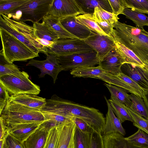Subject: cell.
Returning a JSON list of instances; mask_svg holds the SVG:
<instances>
[{"mask_svg": "<svg viewBox=\"0 0 148 148\" xmlns=\"http://www.w3.org/2000/svg\"><path fill=\"white\" fill-rule=\"evenodd\" d=\"M64 116L75 117L86 122L93 131L102 134L106 118L99 110L60 98L56 94L46 99L41 110Z\"/></svg>", "mask_w": 148, "mask_h": 148, "instance_id": "obj_1", "label": "cell"}, {"mask_svg": "<svg viewBox=\"0 0 148 148\" xmlns=\"http://www.w3.org/2000/svg\"><path fill=\"white\" fill-rule=\"evenodd\" d=\"M111 35L132 50L145 64L148 63V32L119 21Z\"/></svg>", "mask_w": 148, "mask_h": 148, "instance_id": "obj_2", "label": "cell"}, {"mask_svg": "<svg viewBox=\"0 0 148 148\" xmlns=\"http://www.w3.org/2000/svg\"><path fill=\"white\" fill-rule=\"evenodd\" d=\"M7 127L19 124L45 121L41 111L16 103L8 100L0 113Z\"/></svg>", "mask_w": 148, "mask_h": 148, "instance_id": "obj_3", "label": "cell"}, {"mask_svg": "<svg viewBox=\"0 0 148 148\" xmlns=\"http://www.w3.org/2000/svg\"><path fill=\"white\" fill-rule=\"evenodd\" d=\"M0 28L14 36L35 53H43L44 48L36 41L32 26L2 15L0 17Z\"/></svg>", "mask_w": 148, "mask_h": 148, "instance_id": "obj_4", "label": "cell"}, {"mask_svg": "<svg viewBox=\"0 0 148 148\" xmlns=\"http://www.w3.org/2000/svg\"><path fill=\"white\" fill-rule=\"evenodd\" d=\"M2 46V51L5 59L13 63L16 61H26L39 56L14 36L0 28Z\"/></svg>", "mask_w": 148, "mask_h": 148, "instance_id": "obj_5", "label": "cell"}, {"mask_svg": "<svg viewBox=\"0 0 148 148\" xmlns=\"http://www.w3.org/2000/svg\"><path fill=\"white\" fill-rule=\"evenodd\" d=\"M53 1V0H28L10 14H15V20L23 22L30 21L33 23H39L48 14Z\"/></svg>", "mask_w": 148, "mask_h": 148, "instance_id": "obj_6", "label": "cell"}, {"mask_svg": "<svg viewBox=\"0 0 148 148\" xmlns=\"http://www.w3.org/2000/svg\"><path fill=\"white\" fill-rule=\"evenodd\" d=\"M0 83L12 95L22 94L38 95L40 91L39 86L29 79L28 74L24 71L14 75L0 77Z\"/></svg>", "mask_w": 148, "mask_h": 148, "instance_id": "obj_7", "label": "cell"}, {"mask_svg": "<svg viewBox=\"0 0 148 148\" xmlns=\"http://www.w3.org/2000/svg\"><path fill=\"white\" fill-rule=\"evenodd\" d=\"M94 50L83 40L77 38L60 39L51 48H46L43 53L57 56H64Z\"/></svg>", "mask_w": 148, "mask_h": 148, "instance_id": "obj_8", "label": "cell"}, {"mask_svg": "<svg viewBox=\"0 0 148 148\" xmlns=\"http://www.w3.org/2000/svg\"><path fill=\"white\" fill-rule=\"evenodd\" d=\"M63 71H67L82 66H95L99 60L94 50L83 53L57 56Z\"/></svg>", "mask_w": 148, "mask_h": 148, "instance_id": "obj_9", "label": "cell"}, {"mask_svg": "<svg viewBox=\"0 0 148 148\" xmlns=\"http://www.w3.org/2000/svg\"><path fill=\"white\" fill-rule=\"evenodd\" d=\"M98 79L121 87L143 99L145 97L144 90L131 78L122 72L115 75L105 71L98 77Z\"/></svg>", "mask_w": 148, "mask_h": 148, "instance_id": "obj_10", "label": "cell"}, {"mask_svg": "<svg viewBox=\"0 0 148 148\" xmlns=\"http://www.w3.org/2000/svg\"><path fill=\"white\" fill-rule=\"evenodd\" d=\"M83 40L97 52L99 62L116 47L112 36L101 35L92 31L90 36Z\"/></svg>", "mask_w": 148, "mask_h": 148, "instance_id": "obj_11", "label": "cell"}, {"mask_svg": "<svg viewBox=\"0 0 148 148\" xmlns=\"http://www.w3.org/2000/svg\"><path fill=\"white\" fill-rule=\"evenodd\" d=\"M45 55L47 56L45 60L40 61L33 59L28 62L26 66H33L39 69L41 72L39 78L44 77L46 74L50 75L55 84L59 73L63 70L56 56L49 54Z\"/></svg>", "mask_w": 148, "mask_h": 148, "instance_id": "obj_12", "label": "cell"}, {"mask_svg": "<svg viewBox=\"0 0 148 148\" xmlns=\"http://www.w3.org/2000/svg\"><path fill=\"white\" fill-rule=\"evenodd\" d=\"M84 13L75 0H53L48 14L60 19Z\"/></svg>", "mask_w": 148, "mask_h": 148, "instance_id": "obj_13", "label": "cell"}, {"mask_svg": "<svg viewBox=\"0 0 148 148\" xmlns=\"http://www.w3.org/2000/svg\"><path fill=\"white\" fill-rule=\"evenodd\" d=\"M32 27L36 40L44 47V51L46 48H51L59 39L58 35L42 21L34 23Z\"/></svg>", "mask_w": 148, "mask_h": 148, "instance_id": "obj_14", "label": "cell"}, {"mask_svg": "<svg viewBox=\"0 0 148 148\" xmlns=\"http://www.w3.org/2000/svg\"><path fill=\"white\" fill-rule=\"evenodd\" d=\"M122 73L126 75L148 93V70L142 68L128 63H124L121 67Z\"/></svg>", "mask_w": 148, "mask_h": 148, "instance_id": "obj_15", "label": "cell"}, {"mask_svg": "<svg viewBox=\"0 0 148 148\" xmlns=\"http://www.w3.org/2000/svg\"><path fill=\"white\" fill-rule=\"evenodd\" d=\"M8 100L13 102L40 111L46 103V99L45 98L32 94L12 95L10 96Z\"/></svg>", "mask_w": 148, "mask_h": 148, "instance_id": "obj_16", "label": "cell"}, {"mask_svg": "<svg viewBox=\"0 0 148 148\" xmlns=\"http://www.w3.org/2000/svg\"><path fill=\"white\" fill-rule=\"evenodd\" d=\"M125 62L116 49L110 51L101 61L98 65L106 72L113 75L121 72V67Z\"/></svg>", "mask_w": 148, "mask_h": 148, "instance_id": "obj_17", "label": "cell"}, {"mask_svg": "<svg viewBox=\"0 0 148 148\" xmlns=\"http://www.w3.org/2000/svg\"><path fill=\"white\" fill-rule=\"evenodd\" d=\"M75 16L68 17L60 20L63 26L69 33L78 39L84 40L90 36L91 31L77 22Z\"/></svg>", "mask_w": 148, "mask_h": 148, "instance_id": "obj_18", "label": "cell"}, {"mask_svg": "<svg viewBox=\"0 0 148 148\" xmlns=\"http://www.w3.org/2000/svg\"><path fill=\"white\" fill-rule=\"evenodd\" d=\"M42 124L30 123L19 124L7 128L10 134L23 143L35 132Z\"/></svg>", "mask_w": 148, "mask_h": 148, "instance_id": "obj_19", "label": "cell"}, {"mask_svg": "<svg viewBox=\"0 0 148 148\" xmlns=\"http://www.w3.org/2000/svg\"><path fill=\"white\" fill-rule=\"evenodd\" d=\"M108 106V112L106 114V122L102 133L106 135L114 133H118L124 136L126 132L121 123L116 116L110 105L108 99L104 96Z\"/></svg>", "mask_w": 148, "mask_h": 148, "instance_id": "obj_20", "label": "cell"}, {"mask_svg": "<svg viewBox=\"0 0 148 148\" xmlns=\"http://www.w3.org/2000/svg\"><path fill=\"white\" fill-rule=\"evenodd\" d=\"M50 127L43 123L24 143L26 148H43Z\"/></svg>", "mask_w": 148, "mask_h": 148, "instance_id": "obj_21", "label": "cell"}, {"mask_svg": "<svg viewBox=\"0 0 148 148\" xmlns=\"http://www.w3.org/2000/svg\"><path fill=\"white\" fill-rule=\"evenodd\" d=\"M42 20L51 30L58 35L59 39H78L66 30L61 24L59 18L48 14L43 18Z\"/></svg>", "mask_w": 148, "mask_h": 148, "instance_id": "obj_22", "label": "cell"}, {"mask_svg": "<svg viewBox=\"0 0 148 148\" xmlns=\"http://www.w3.org/2000/svg\"><path fill=\"white\" fill-rule=\"evenodd\" d=\"M80 7L84 14L93 15L96 7L101 8L112 13V10L108 0H75Z\"/></svg>", "mask_w": 148, "mask_h": 148, "instance_id": "obj_23", "label": "cell"}, {"mask_svg": "<svg viewBox=\"0 0 148 148\" xmlns=\"http://www.w3.org/2000/svg\"><path fill=\"white\" fill-rule=\"evenodd\" d=\"M75 127L73 121L63 125L60 134L58 148H70L72 146Z\"/></svg>", "mask_w": 148, "mask_h": 148, "instance_id": "obj_24", "label": "cell"}, {"mask_svg": "<svg viewBox=\"0 0 148 148\" xmlns=\"http://www.w3.org/2000/svg\"><path fill=\"white\" fill-rule=\"evenodd\" d=\"M104 148H140L130 144L118 133L102 135Z\"/></svg>", "mask_w": 148, "mask_h": 148, "instance_id": "obj_25", "label": "cell"}, {"mask_svg": "<svg viewBox=\"0 0 148 148\" xmlns=\"http://www.w3.org/2000/svg\"><path fill=\"white\" fill-rule=\"evenodd\" d=\"M113 39L115 43L116 50L124 60L125 63H128L142 68L145 67L144 64L132 50Z\"/></svg>", "mask_w": 148, "mask_h": 148, "instance_id": "obj_26", "label": "cell"}, {"mask_svg": "<svg viewBox=\"0 0 148 148\" xmlns=\"http://www.w3.org/2000/svg\"><path fill=\"white\" fill-rule=\"evenodd\" d=\"M108 101L114 113L121 123L126 121L134 123L124 103L111 95L110 98Z\"/></svg>", "mask_w": 148, "mask_h": 148, "instance_id": "obj_27", "label": "cell"}, {"mask_svg": "<svg viewBox=\"0 0 148 148\" xmlns=\"http://www.w3.org/2000/svg\"><path fill=\"white\" fill-rule=\"evenodd\" d=\"M105 71L100 66H82L71 70L70 73L74 77H90L98 79V77Z\"/></svg>", "mask_w": 148, "mask_h": 148, "instance_id": "obj_28", "label": "cell"}, {"mask_svg": "<svg viewBox=\"0 0 148 148\" xmlns=\"http://www.w3.org/2000/svg\"><path fill=\"white\" fill-rule=\"evenodd\" d=\"M75 18L77 22L86 27L91 30L101 35L108 36L97 24L93 15L89 14H80L75 16Z\"/></svg>", "mask_w": 148, "mask_h": 148, "instance_id": "obj_29", "label": "cell"}, {"mask_svg": "<svg viewBox=\"0 0 148 148\" xmlns=\"http://www.w3.org/2000/svg\"><path fill=\"white\" fill-rule=\"evenodd\" d=\"M104 85L109 90L111 96L115 97L124 103L127 107L130 108L132 102L129 98L130 95L127 94L126 90L121 87L108 83H105Z\"/></svg>", "mask_w": 148, "mask_h": 148, "instance_id": "obj_30", "label": "cell"}, {"mask_svg": "<svg viewBox=\"0 0 148 148\" xmlns=\"http://www.w3.org/2000/svg\"><path fill=\"white\" fill-rule=\"evenodd\" d=\"M124 138L134 146L140 148H148V134L141 130L138 129L135 133Z\"/></svg>", "mask_w": 148, "mask_h": 148, "instance_id": "obj_31", "label": "cell"}, {"mask_svg": "<svg viewBox=\"0 0 148 148\" xmlns=\"http://www.w3.org/2000/svg\"><path fill=\"white\" fill-rule=\"evenodd\" d=\"M123 14L132 20L137 27L143 28L144 26H148V17L143 13L127 8L124 10Z\"/></svg>", "mask_w": 148, "mask_h": 148, "instance_id": "obj_32", "label": "cell"}, {"mask_svg": "<svg viewBox=\"0 0 148 148\" xmlns=\"http://www.w3.org/2000/svg\"><path fill=\"white\" fill-rule=\"evenodd\" d=\"M129 98L132 102L130 108L132 111L148 119V109L143 99L131 93Z\"/></svg>", "mask_w": 148, "mask_h": 148, "instance_id": "obj_33", "label": "cell"}, {"mask_svg": "<svg viewBox=\"0 0 148 148\" xmlns=\"http://www.w3.org/2000/svg\"><path fill=\"white\" fill-rule=\"evenodd\" d=\"M64 125L50 127L43 148H58L60 134Z\"/></svg>", "mask_w": 148, "mask_h": 148, "instance_id": "obj_34", "label": "cell"}, {"mask_svg": "<svg viewBox=\"0 0 148 148\" xmlns=\"http://www.w3.org/2000/svg\"><path fill=\"white\" fill-rule=\"evenodd\" d=\"M91 134L82 132L76 126L74 136V148H90Z\"/></svg>", "mask_w": 148, "mask_h": 148, "instance_id": "obj_35", "label": "cell"}, {"mask_svg": "<svg viewBox=\"0 0 148 148\" xmlns=\"http://www.w3.org/2000/svg\"><path fill=\"white\" fill-rule=\"evenodd\" d=\"M93 16L95 21H105L113 25L119 19L118 16L112 13L97 7L95 8Z\"/></svg>", "mask_w": 148, "mask_h": 148, "instance_id": "obj_36", "label": "cell"}, {"mask_svg": "<svg viewBox=\"0 0 148 148\" xmlns=\"http://www.w3.org/2000/svg\"><path fill=\"white\" fill-rule=\"evenodd\" d=\"M28 0H0V15L10 14Z\"/></svg>", "mask_w": 148, "mask_h": 148, "instance_id": "obj_37", "label": "cell"}, {"mask_svg": "<svg viewBox=\"0 0 148 148\" xmlns=\"http://www.w3.org/2000/svg\"><path fill=\"white\" fill-rule=\"evenodd\" d=\"M41 112L45 117V122L51 126L65 124L73 121L71 117L64 116L48 112Z\"/></svg>", "mask_w": 148, "mask_h": 148, "instance_id": "obj_38", "label": "cell"}, {"mask_svg": "<svg viewBox=\"0 0 148 148\" xmlns=\"http://www.w3.org/2000/svg\"><path fill=\"white\" fill-rule=\"evenodd\" d=\"M20 71L18 66L7 61L4 58L2 51L0 52V77L3 76L14 75Z\"/></svg>", "mask_w": 148, "mask_h": 148, "instance_id": "obj_39", "label": "cell"}, {"mask_svg": "<svg viewBox=\"0 0 148 148\" xmlns=\"http://www.w3.org/2000/svg\"><path fill=\"white\" fill-rule=\"evenodd\" d=\"M126 8L148 14V0H125Z\"/></svg>", "mask_w": 148, "mask_h": 148, "instance_id": "obj_40", "label": "cell"}, {"mask_svg": "<svg viewBox=\"0 0 148 148\" xmlns=\"http://www.w3.org/2000/svg\"><path fill=\"white\" fill-rule=\"evenodd\" d=\"M126 108L134 121L133 125L148 134V119L133 112L126 106Z\"/></svg>", "mask_w": 148, "mask_h": 148, "instance_id": "obj_41", "label": "cell"}, {"mask_svg": "<svg viewBox=\"0 0 148 148\" xmlns=\"http://www.w3.org/2000/svg\"><path fill=\"white\" fill-rule=\"evenodd\" d=\"M111 7L112 13L118 16L123 14L124 10L126 8L125 0H108Z\"/></svg>", "mask_w": 148, "mask_h": 148, "instance_id": "obj_42", "label": "cell"}, {"mask_svg": "<svg viewBox=\"0 0 148 148\" xmlns=\"http://www.w3.org/2000/svg\"><path fill=\"white\" fill-rule=\"evenodd\" d=\"M101 134L94 131L91 134L90 148H104Z\"/></svg>", "mask_w": 148, "mask_h": 148, "instance_id": "obj_43", "label": "cell"}, {"mask_svg": "<svg viewBox=\"0 0 148 148\" xmlns=\"http://www.w3.org/2000/svg\"><path fill=\"white\" fill-rule=\"evenodd\" d=\"M71 118L76 127L82 132L91 134L93 131L92 129L84 121L76 117H72Z\"/></svg>", "mask_w": 148, "mask_h": 148, "instance_id": "obj_44", "label": "cell"}, {"mask_svg": "<svg viewBox=\"0 0 148 148\" xmlns=\"http://www.w3.org/2000/svg\"><path fill=\"white\" fill-rule=\"evenodd\" d=\"M10 97L8 92L0 83V113L6 105Z\"/></svg>", "mask_w": 148, "mask_h": 148, "instance_id": "obj_45", "label": "cell"}, {"mask_svg": "<svg viewBox=\"0 0 148 148\" xmlns=\"http://www.w3.org/2000/svg\"><path fill=\"white\" fill-rule=\"evenodd\" d=\"M8 148H26L24 144L18 141L9 134L6 138Z\"/></svg>", "mask_w": 148, "mask_h": 148, "instance_id": "obj_46", "label": "cell"}, {"mask_svg": "<svg viewBox=\"0 0 148 148\" xmlns=\"http://www.w3.org/2000/svg\"><path fill=\"white\" fill-rule=\"evenodd\" d=\"M95 21L102 31L108 36H111V35L113 32L114 25L110 24L105 21Z\"/></svg>", "mask_w": 148, "mask_h": 148, "instance_id": "obj_47", "label": "cell"}, {"mask_svg": "<svg viewBox=\"0 0 148 148\" xmlns=\"http://www.w3.org/2000/svg\"><path fill=\"white\" fill-rule=\"evenodd\" d=\"M0 140L3 138L8 133L7 126L1 117H0Z\"/></svg>", "mask_w": 148, "mask_h": 148, "instance_id": "obj_48", "label": "cell"}, {"mask_svg": "<svg viewBox=\"0 0 148 148\" xmlns=\"http://www.w3.org/2000/svg\"><path fill=\"white\" fill-rule=\"evenodd\" d=\"M9 134L8 132L3 138L0 140V148H8L6 143V138Z\"/></svg>", "mask_w": 148, "mask_h": 148, "instance_id": "obj_49", "label": "cell"}, {"mask_svg": "<svg viewBox=\"0 0 148 148\" xmlns=\"http://www.w3.org/2000/svg\"><path fill=\"white\" fill-rule=\"evenodd\" d=\"M145 96V97L143 99V100L148 109V93L146 94Z\"/></svg>", "mask_w": 148, "mask_h": 148, "instance_id": "obj_50", "label": "cell"}, {"mask_svg": "<svg viewBox=\"0 0 148 148\" xmlns=\"http://www.w3.org/2000/svg\"><path fill=\"white\" fill-rule=\"evenodd\" d=\"M144 67L148 70V63L145 64Z\"/></svg>", "mask_w": 148, "mask_h": 148, "instance_id": "obj_51", "label": "cell"}, {"mask_svg": "<svg viewBox=\"0 0 148 148\" xmlns=\"http://www.w3.org/2000/svg\"><path fill=\"white\" fill-rule=\"evenodd\" d=\"M70 148H74V145L73 144L72 145V146L70 147Z\"/></svg>", "mask_w": 148, "mask_h": 148, "instance_id": "obj_52", "label": "cell"}]
</instances>
